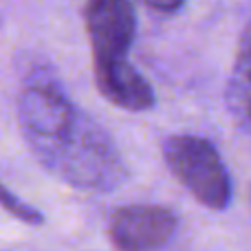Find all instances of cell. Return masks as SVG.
I'll return each instance as SVG.
<instances>
[{
	"mask_svg": "<svg viewBox=\"0 0 251 251\" xmlns=\"http://www.w3.org/2000/svg\"><path fill=\"white\" fill-rule=\"evenodd\" d=\"M18 117L35 159L62 183L113 192L126 181V165L110 134L55 84H29L18 101Z\"/></svg>",
	"mask_w": 251,
	"mask_h": 251,
	"instance_id": "6da1fadb",
	"label": "cell"
},
{
	"mask_svg": "<svg viewBox=\"0 0 251 251\" xmlns=\"http://www.w3.org/2000/svg\"><path fill=\"white\" fill-rule=\"evenodd\" d=\"M163 156L172 174L205 207L223 212L231 203V178L216 148L203 137L174 134L165 139Z\"/></svg>",
	"mask_w": 251,
	"mask_h": 251,
	"instance_id": "7a4b0ae2",
	"label": "cell"
},
{
	"mask_svg": "<svg viewBox=\"0 0 251 251\" xmlns=\"http://www.w3.org/2000/svg\"><path fill=\"white\" fill-rule=\"evenodd\" d=\"M176 231V216L161 205H126L108 223L110 243L117 251H156Z\"/></svg>",
	"mask_w": 251,
	"mask_h": 251,
	"instance_id": "3957f363",
	"label": "cell"
},
{
	"mask_svg": "<svg viewBox=\"0 0 251 251\" xmlns=\"http://www.w3.org/2000/svg\"><path fill=\"white\" fill-rule=\"evenodd\" d=\"M84 20L93 60H119L128 55L137 33V16L130 0H88Z\"/></svg>",
	"mask_w": 251,
	"mask_h": 251,
	"instance_id": "277c9868",
	"label": "cell"
},
{
	"mask_svg": "<svg viewBox=\"0 0 251 251\" xmlns=\"http://www.w3.org/2000/svg\"><path fill=\"white\" fill-rule=\"evenodd\" d=\"M93 62H95L97 88L113 106H119L130 113H143L154 106L152 86L126 57Z\"/></svg>",
	"mask_w": 251,
	"mask_h": 251,
	"instance_id": "5b68a950",
	"label": "cell"
},
{
	"mask_svg": "<svg viewBox=\"0 0 251 251\" xmlns=\"http://www.w3.org/2000/svg\"><path fill=\"white\" fill-rule=\"evenodd\" d=\"M229 106L234 115L251 132V22L240 35L238 55L234 62V73L229 79Z\"/></svg>",
	"mask_w": 251,
	"mask_h": 251,
	"instance_id": "8992f818",
	"label": "cell"
},
{
	"mask_svg": "<svg viewBox=\"0 0 251 251\" xmlns=\"http://www.w3.org/2000/svg\"><path fill=\"white\" fill-rule=\"evenodd\" d=\"M0 207H2L4 212L11 214L13 218L26 223V225H42L44 223V216L38 212V209L31 207V205L25 203V201H20L13 192H9L2 183H0Z\"/></svg>",
	"mask_w": 251,
	"mask_h": 251,
	"instance_id": "52a82bcc",
	"label": "cell"
},
{
	"mask_svg": "<svg viewBox=\"0 0 251 251\" xmlns=\"http://www.w3.org/2000/svg\"><path fill=\"white\" fill-rule=\"evenodd\" d=\"M141 2H146L152 9H159V11H176L185 0H141Z\"/></svg>",
	"mask_w": 251,
	"mask_h": 251,
	"instance_id": "ba28073f",
	"label": "cell"
}]
</instances>
